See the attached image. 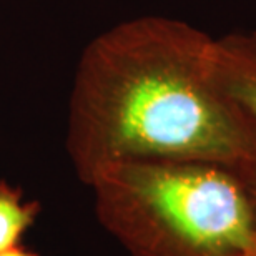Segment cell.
Returning <instances> with one entry per match:
<instances>
[{
  "label": "cell",
  "mask_w": 256,
  "mask_h": 256,
  "mask_svg": "<svg viewBox=\"0 0 256 256\" xmlns=\"http://www.w3.org/2000/svg\"><path fill=\"white\" fill-rule=\"evenodd\" d=\"M102 228L130 256H254L256 233L234 166L128 160L85 183Z\"/></svg>",
  "instance_id": "cell-2"
},
{
  "label": "cell",
  "mask_w": 256,
  "mask_h": 256,
  "mask_svg": "<svg viewBox=\"0 0 256 256\" xmlns=\"http://www.w3.org/2000/svg\"><path fill=\"white\" fill-rule=\"evenodd\" d=\"M234 170H236V175L243 185L244 194H246L253 228L256 233V155L240 162L238 165H234Z\"/></svg>",
  "instance_id": "cell-5"
},
{
  "label": "cell",
  "mask_w": 256,
  "mask_h": 256,
  "mask_svg": "<svg viewBox=\"0 0 256 256\" xmlns=\"http://www.w3.org/2000/svg\"><path fill=\"white\" fill-rule=\"evenodd\" d=\"M40 213V202L25 198L22 188L0 180V253L22 244Z\"/></svg>",
  "instance_id": "cell-4"
},
{
  "label": "cell",
  "mask_w": 256,
  "mask_h": 256,
  "mask_svg": "<svg viewBox=\"0 0 256 256\" xmlns=\"http://www.w3.org/2000/svg\"><path fill=\"white\" fill-rule=\"evenodd\" d=\"M0 256H40V254L32 252V250L25 248L24 244H18V246L10 248V250H7V252H2Z\"/></svg>",
  "instance_id": "cell-6"
},
{
  "label": "cell",
  "mask_w": 256,
  "mask_h": 256,
  "mask_svg": "<svg viewBox=\"0 0 256 256\" xmlns=\"http://www.w3.org/2000/svg\"><path fill=\"white\" fill-rule=\"evenodd\" d=\"M214 37L143 15L92 38L76 64L65 150L84 183L128 160L234 166L256 145L213 80Z\"/></svg>",
  "instance_id": "cell-1"
},
{
  "label": "cell",
  "mask_w": 256,
  "mask_h": 256,
  "mask_svg": "<svg viewBox=\"0 0 256 256\" xmlns=\"http://www.w3.org/2000/svg\"><path fill=\"white\" fill-rule=\"evenodd\" d=\"M213 80L256 145V32H233L213 42Z\"/></svg>",
  "instance_id": "cell-3"
},
{
  "label": "cell",
  "mask_w": 256,
  "mask_h": 256,
  "mask_svg": "<svg viewBox=\"0 0 256 256\" xmlns=\"http://www.w3.org/2000/svg\"><path fill=\"white\" fill-rule=\"evenodd\" d=\"M254 256H256V254H254Z\"/></svg>",
  "instance_id": "cell-7"
}]
</instances>
